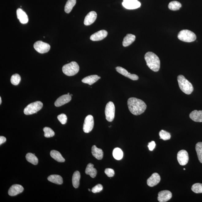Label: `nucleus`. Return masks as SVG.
I'll return each instance as SVG.
<instances>
[{
  "mask_svg": "<svg viewBox=\"0 0 202 202\" xmlns=\"http://www.w3.org/2000/svg\"><path fill=\"white\" fill-rule=\"evenodd\" d=\"M127 104L131 112L135 115L142 114L144 112L147 108V105L145 102L136 98H129Z\"/></svg>",
  "mask_w": 202,
  "mask_h": 202,
  "instance_id": "1",
  "label": "nucleus"
},
{
  "mask_svg": "<svg viewBox=\"0 0 202 202\" xmlns=\"http://www.w3.org/2000/svg\"><path fill=\"white\" fill-rule=\"evenodd\" d=\"M147 65L154 72H157L160 67V61L157 55L151 52H147L145 55Z\"/></svg>",
  "mask_w": 202,
  "mask_h": 202,
  "instance_id": "2",
  "label": "nucleus"
},
{
  "mask_svg": "<svg viewBox=\"0 0 202 202\" xmlns=\"http://www.w3.org/2000/svg\"><path fill=\"white\" fill-rule=\"evenodd\" d=\"M178 84L180 89L186 94H191L193 91L192 85L186 79L184 76L179 75L177 77Z\"/></svg>",
  "mask_w": 202,
  "mask_h": 202,
  "instance_id": "3",
  "label": "nucleus"
},
{
  "mask_svg": "<svg viewBox=\"0 0 202 202\" xmlns=\"http://www.w3.org/2000/svg\"><path fill=\"white\" fill-rule=\"evenodd\" d=\"M79 67L78 64L75 62H72L64 65L62 68L63 72L68 76L75 75L78 72Z\"/></svg>",
  "mask_w": 202,
  "mask_h": 202,
  "instance_id": "4",
  "label": "nucleus"
},
{
  "mask_svg": "<svg viewBox=\"0 0 202 202\" xmlns=\"http://www.w3.org/2000/svg\"><path fill=\"white\" fill-rule=\"evenodd\" d=\"M178 38L181 41L191 42L195 41L196 40V37L192 32L188 30H183L178 34Z\"/></svg>",
  "mask_w": 202,
  "mask_h": 202,
  "instance_id": "5",
  "label": "nucleus"
},
{
  "mask_svg": "<svg viewBox=\"0 0 202 202\" xmlns=\"http://www.w3.org/2000/svg\"><path fill=\"white\" fill-rule=\"evenodd\" d=\"M43 103L40 101H36L28 105L24 110L26 115H30L36 113L43 107Z\"/></svg>",
  "mask_w": 202,
  "mask_h": 202,
  "instance_id": "6",
  "label": "nucleus"
},
{
  "mask_svg": "<svg viewBox=\"0 0 202 202\" xmlns=\"http://www.w3.org/2000/svg\"><path fill=\"white\" fill-rule=\"evenodd\" d=\"M105 114L106 119L108 121L111 122L113 121L115 116V106L112 102H109L107 104Z\"/></svg>",
  "mask_w": 202,
  "mask_h": 202,
  "instance_id": "7",
  "label": "nucleus"
},
{
  "mask_svg": "<svg viewBox=\"0 0 202 202\" xmlns=\"http://www.w3.org/2000/svg\"><path fill=\"white\" fill-rule=\"evenodd\" d=\"M35 50L40 54L46 53L50 49V46L49 44L42 41H38L35 42L33 45Z\"/></svg>",
  "mask_w": 202,
  "mask_h": 202,
  "instance_id": "8",
  "label": "nucleus"
},
{
  "mask_svg": "<svg viewBox=\"0 0 202 202\" xmlns=\"http://www.w3.org/2000/svg\"><path fill=\"white\" fill-rule=\"evenodd\" d=\"M94 126V118L92 115H89L85 119L84 125H83V131L85 133H90L93 130Z\"/></svg>",
  "mask_w": 202,
  "mask_h": 202,
  "instance_id": "9",
  "label": "nucleus"
},
{
  "mask_svg": "<svg viewBox=\"0 0 202 202\" xmlns=\"http://www.w3.org/2000/svg\"><path fill=\"white\" fill-rule=\"evenodd\" d=\"M177 159L181 165H186L189 161V156L188 152L184 150L180 151L177 154Z\"/></svg>",
  "mask_w": 202,
  "mask_h": 202,
  "instance_id": "10",
  "label": "nucleus"
},
{
  "mask_svg": "<svg viewBox=\"0 0 202 202\" xmlns=\"http://www.w3.org/2000/svg\"><path fill=\"white\" fill-rule=\"evenodd\" d=\"M172 193L168 190L159 192L158 194V200L160 202H166L169 201L172 197Z\"/></svg>",
  "mask_w": 202,
  "mask_h": 202,
  "instance_id": "11",
  "label": "nucleus"
},
{
  "mask_svg": "<svg viewBox=\"0 0 202 202\" xmlns=\"http://www.w3.org/2000/svg\"><path fill=\"white\" fill-rule=\"evenodd\" d=\"M108 32L106 30H102L93 34L90 36V40L92 41H100L103 40L107 36Z\"/></svg>",
  "mask_w": 202,
  "mask_h": 202,
  "instance_id": "12",
  "label": "nucleus"
},
{
  "mask_svg": "<svg viewBox=\"0 0 202 202\" xmlns=\"http://www.w3.org/2000/svg\"><path fill=\"white\" fill-rule=\"evenodd\" d=\"M72 97L70 96V94L63 95L57 98L54 105L55 106L60 107L69 103Z\"/></svg>",
  "mask_w": 202,
  "mask_h": 202,
  "instance_id": "13",
  "label": "nucleus"
},
{
  "mask_svg": "<svg viewBox=\"0 0 202 202\" xmlns=\"http://www.w3.org/2000/svg\"><path fill=\"white\" fill-rule=\"evenodd\" d=\"M116 70L117 72L121 74L122 75L128 78L133 81L137 80L139 79L138 76L135 74H131L129 73L126 69L121 67H117Z\"/></svg>",
  "mask_w": 202,
  "mask_h": 202,
  "instance_id": "14",
  "label": "nucleus"
},
{
  "mask_svg": "<svg viewBox=\"0 0 202 202\" xmlns=\"http://www.w3.org/2000/svg\"><path fill=\"white\" fill-rule=\"evenodd\" d=\"M24 188L21 185H13L11 187L8 191V194L11 196H16L23 192Z\"/></svg>",
  "mask_w": 202,
  "mask_h": 202,
  "instance_id": "15",
  "label": "nucleus"
},
{
  "mask_svg": "<svg viewBox=\"0 0 202 202\" xmlns=\"http://www.w3.org/2000/svg\"><path fill=\"white\" fill-rule=\"evenodd\" d=\"M97 17V14L96 12L92 11L88 13L85 18L84 24L89 25L94 23Z\"/></svg>",
  "mask_w": 202,
  "mask_h": 202,
  "instance_id": "16",
  "label": "nucleus"
},
{
  "mask_svg": "<svg viewBox=\"0 0 202 202\" xmlns=\"http://www.w3.org/2000/svg\"><path fill=\"white\" fill-rule=\"evenodd\" d=\"M161 177L157 173H154L147 180V184L149 186L153 187L160 182Z\"/></svg>",
  "mask_w": 202,
  "mask_h": 202,
  "instance_id": "17",
  "label": "nucleus"
},
{
  "mask_svg": "<svg viewBox=\"0 0 202 202\" xmlns=\"http://www.w3.org/2000/svg\"><path fill=\"white\" fill-rule=\"evenodd\" d=\"M17 15L18 19L19 20L20 23L23 24L28 23L29 21L28 16L22 10L18 8L17 10Z\"/></svg>",
  "mask_w": 202,
  "mask_h": 202,
  "instance_id": "18",
  "label": "nucleus"
},
{
  "mask_svg": "<svg viewBox=\"0 0 202 202\" xmlns=\"http://www.w3.org/2000/svg\"><path fill=\"white\" fill-rule=\"evenodd\" d=\"M189 117L193 121L201 123L202 122V111L194 110L190 113Z\"/></svg>",
  "mask_w": 202,
  "mask_h": 202,
  "instance_id": "19",
  "label": "nucleus"
},
{
  "mask_svg": "<svg viewBox=\"0 0 202 202\" xmlns=\"http://www.w3.org/2000/svg\"><path fill=\"white\" fill-rule=\"evenodd\" d=\"M92 154L98 160H101L103 157V152L101 149L97 148L96 146H93L91 148Z\"/></svg>",
  "mask_w": 202,
  "mask_h": 202,
  "instance_id": "20",
  "label": "nucleus"
},
{
  "mask_svg": "<svg viewBox=\"0 0 202 202\" xmlns=\"http://www.w3.org/2000/svg\"><path fill=\"white\" fill-rule=\"evenodd\" d=\"M101 78V77L97 75H92L84 78L82 79V82L91 86L96 82L98 79Z\"/></svg>",
  "mask_w": 202,
  "mask_h": 202,
  "instance_id": "21",
  "label": "nucleus"
},
{
  "mask_svg": "<svg viewBox=\"0 0 202 202\" xmlns=\"http://www.w3.org/2000/svg\"><path fill=\"white\" fill-rule=\"evenodd\" d=\"M122 5L124 7L128 10L137 9L141 6V3L138 1L129 2H123Z\"/></svg>",
  "mask_w": 202,
  "mask_h": 202,
  "instance_id": "22",
  "label": "nucleus"
},
{
  "mask_svg": "<svg viewBox=\"0 0 202 202\" xmlns=\"http://www.w3.org/2000/svg\"><path fill=\"white\" fill-rule=\"evenodd\" d=\"M135 35L128 34H127L126 36L124 38L123 42V45L124 47H128L133 42L135 41Z\"/></svg>",
  "mask_w": 202,
  "mask_h": 202,
  "instance_id": "23",
  "label": "nucleus"
},
{
  "mask_svg": "<svg viewBox=\"0 0 202 202\" xmlns=\"http://www.w3.org/2000/svg\"><path fill=\"white\" fill-rule=\"evenodd\" d=\"M86 173L89 175L92 178H94L96 177L97 174V170L94 167V165L91 163L88 164L86 169Z\"/></svg>",
  "mask_w": 202,
  "mask_h": 202,
  "instance_id": "24",
  "label": "nucleus"
},
{
  "mask_svg": "<svg viewBox=\"0 0 202 202\" xmlns=\"http://www.w3.org/2000/svg\"><path fill=\"white\" fill-rule=\"evenodd\" d=\"M48 181L57 185H62L63 183V179L61 176L59 175L54 174L49 176L48 177Z\"/></svg>",
  "mask_w": 202,
  "mask_h": 202,
  "instance_id": "25",
  "label": "nucleus"
},
{
  "mask_svg": "<svg viewBox=\"0 0 202 202\" xmlns=\"http://www.w3.org/2000/svg\"><path fill=\"white\" fill-rule=\"evenodd\" d=\"M51 157L57 162H63L65 161V159L62 157L60 152L55 150H52L50 152Z\"/></svg>",
  "mask_w": 202,
  "mask_h": 202,
  "instance_id": "26",
  "label": "nucleus"
},
{
  "mask_svg": "<svg viewBox=\"0 0 202 202\" xmlns=\"http://www.w3.org/2000/svg\"><path fill=\"white\" fill-rule=\"evenodd\" d=\"M81 178L80 173L79 171H76L73 174L72 181L74 187L75 188H78L79 185V181Z\"/></svg>",
  "mask_w": 202,
  "mask_h": 202,
  "instance_id": "27",
  "label": "nucleus"
},
{
  "mask_svg": "<svg viewBox=\"0 0 202 202\" xmlns=\"http://www.w3.org/2000/svg\"><path fill=\"white\" fill-rule=\"evenodd\" d=\"M25 158L27 160L32 164L36 165L38 164V159L34 154L29 153L27 154Z\"/></svg>",
  "mask_w": 202,
  "mask_h": 202,
  "instance_id": "28",
  "label": "nucleus"
},
{
  "mask_svg": "<svg viewBox=\"0 0 202 202\" xmlns=\"http://www.w3.org/2000/svg\"><path fill=\"white\" fill-rule=\"evenodd\" d=\"M76 3V0H68L64 7V11L69 13L72 11Z\"/></svg>",
  "mask_w": 202,
  "mask_h": 202,
  "instance_id": "29",
  "label": "nucleus"
},
{
  "mask_svg": "<svg viewBox=\"0 0 202 202\" xmlns=\"http://www.w3.org/2000/svg\"><path fill=\"white\" fill-rule=\"evenodd\" d=\"M113 156L114 158L116 160H120L123 157V151L120 148L117 147V148L114 149L113 150Z\"/></svg>",
  "mask_w": 202,
  "mask_h": 202,
  "instance_id": "30",
  "label": "nucleus"
},
{
  "mask_svg": "<svg viewBox=\"0 0 202 202\" xmlns=\"http://www.w3.org/2000/svg\"><path fill=\"white\" fill-rule=\"evenodd\" d=\"M169 9L172 11H177L179 10L181 7V5L177 1H171L169 5Z\"/></svg>",
  "mask_w": 202,
  "mask_h": 202,
  "instance_id": "31",
  "label": "nucleus"
},
{
  "mask_svg": "<svg viewBox=\"0 0 202 202\" xmlns=\"http://www.w3.org/2000/svg\"><path fill=\"white\" fill-rule=\"evenodd\" d=\"M196 149L200 162L202 163V142H198L196 144Z\"/></svg>",
  "mask_w": 202,
  "mask_h": 202,
  "instance_id": "32",
  "label": "nucleus"
},
{
  "mask_svg": "<svg viewBox=\"0 0 202 202\" xmlns=\"http://www.w3.org/2000/svg\"><path fill=\"white\" fill-rule=\"evenodd\" d=\"M21 81V77L19 74H15L12 76L11 78V82L13 85L17 86Z\"/></svg>",
  "mask_w": 202,
  "mask_h": 202,
  "instance_id": "33",
  "label": "nucleus"
},
{
  "mask_svg": "<svg viewBox=\"0 0 202 202\" xmlns=\"http://www.w3.org/2000/svg\"><path fill=\"white\" fill-rule=\"evenodd\" d=\"M43 131L44 132V136L47 138H50L55 135V133L50 127H44L43 128Z\"/></svg>",
  "mask_w": 202,
  "mask_h": 202,
  "instance_id": "34",
  "label": "nucleus"
},
{
  "mask_svg": "<svg viewBox=\"0 0 202 202\" xmlns=\"http://www.w3.org/2000/svg\"><path fill=\"white\" fill-rule=\"evenodd\" d=\"M191 189L195 193H202V184L196 183L193 184L192 187Z\"/></svg>",
  "mask_w": 202,
  "mask_h": 202,
  "instance_id": "35",
  "label": "nucleus"
},
{
  "mask_svg": "<svg viewBox=\"0 0 202 202\" xmlns=\"http://www.w3.org/2000/svg\"><path fill=\"white\" fill-rule=\"evenodd\" d=\"M159 135L160 137V139L164 140H169L171 138L170 134L164 130H161L159 132Z\"/></svg>",
  "mask_w": 202,
  "mask_h": 202,
  "instance_id": "36",
  "label": "nucleus"
},
{
  "mask_svg": "<svg viewBox=\"0 0 202 202\" xmlns=\"http://www.w3.org/2000/svg\"><path fill=\"white\" fill-rule=\"evenodd\" d=\"M57 118L62 124H65L67 123V117L65 114H61L58 116Z\"/></svg>",
  "mask_w": 202,
  "mask_h": 202,
  "instance_id": "37",
  "label": "nucleus"
},
{
  "mask_svg": "<svg viewBox=\"0 0 202 202\" xmlns=\"http://www.w3.org/2000/svg\"><path fill=\"white\" fill-rule=\"evenodd\" d=\"M103 189V187L101 184H98L92 189L91 191L93 193H97L100 192Z\"/></svg>",
  "mask_w": 202,
  "mask_h": 202,
  "instance_id": "38",
  "label": "nucleus"
},
{
  "mask_svg": "<svg viewBox=\"0 0 202 202\" xmlns=\"http://www.w3.org/2000/svg\"><path fill=\"white\" fill-rule=\"evenodd\" d=\"M105 173L109 177H112L114 175L115 172L113 170L111 169H106L105 171Z\"/></svg>",
  "mask_w": 202,
  "mask_h": 202,
  "instance_id": "39",
  "label": "nucleus"
},
{
  "mask_svg": "<svg viewBox=\"0 0 202 202\" xmlns=\"http://www.w3.org/2000/svg\"><path fill=\"white\" fill-rule=\"evenodd\" d=\"M155 143L154 141H152L151 142L149 143L148 145L149 150L151 151H153L154 148H155Z\"/></svg>",
  "mask_w": 202,
  "mask_h": 202,
  "instance_id": "40",
  "label": "nucleus"
},
{
  "mask_svg": "<svg viewBox=\"0 0 202 202\" xmlns=\"http://www.w3.org/2000/svg\"><path fill=\"white\" fill-rule=\"evenodd\" d=\"M6 141V138L5 137L1 136L0 137V145H1Z\"/></svg>",
  "mask_w": 202,
  "mask_h": 202,
  "instance_id": "41",
  "label": "nucleus"
},
{
  "mask_svg": "<svg viewBox=\"0 0 202 202\" xmlns=\"http://www.w3.org/2000/svg\"><path fill=\"white\" fill-rule=\"evenodd\" d=\"M124 2H135L138 1V0H123Z\"/></svg>",
  "mask_w": 202,
  "mask_h": 202,
  "instance_id": "42",
  "label": "nucleus"
},
{
  "mask_svg": "<svg viewBox=\"0 0 202 202\" xmlns=\"http://www.w3.org/2000/svg\"><path fill=\"white\" fill-rule=\"evenodd\" d=\"M2 98L1 97H0V105H1L2 103Z\"/></svg>",
  "mask_w": 202,
  "mask_h": 202,
  "instance_id": "43",
  "label": "nucleus"
},
{
  "mask_svg": "<svg viewBox=\"0 0 202 202\" xmlns=\"http://www.w3.org/2000/svg\"><path fill=\"white\" fill-rule=\"evenodd\" d=\"M70 96H71V97H72V96H73V95L72 94H70Z\"/></svg>",
  "mask_w": 202,
  "mask_h": 202,
  "instance_id": "44",
  "label": "nucleus"
},
{
  "mask_svg": "<svg viewBox=\"0 0 202 202\" xmlns=\"http://www.w3.org/2000/svg\"><path fill=\"white\" fill-rule=\"evenodd\" d=\"M67 94H69V95H70V93H67Z\"/></svg>",
  "mask_w": 202,
  "mask_h": 202,
  "instance_id": "45",
  "label": "nucleus"
},
{
  "mask_svg": "<svg viewBox=\"0 0 202 202\" xmlns=\"http://www.w3.org/2000/svg\"><path fill=\"white\" fill-rule=\"evenodd\" d=\"M183 170H185L186 169H183Z\"/></svg>",
  "mask_w": 202,
  "mask_h": 202,
  "instance_id": "46",
  "label": "nucleus"
},
{
  "mask_svg": "<svg viewBox=\"0 0 202 202\" xmlns=\"http://www.w3.org/2000/svg\"><path fill=\"white\" fill-rule=\"evenodd\" d=\"M89 191H90V189H89Z\"/></svg>",
  "mask_w": 202,
  "mask_h": 202,
  "instance_id": "47",
  "label": "nucleus"
}]
</instances>
